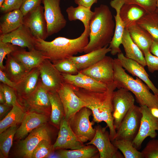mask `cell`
<instances>
[{"label":"cell","mask_w":158,"mask_h":158,"mask_svg":"<svg viewBox=\"0 0 158 158\" xmlns=\"http://www.w3.org/2000/svg\"><path fill=\"white\" fill-rule=\"evenodd\" d=\"M20 47L11 43L4 42L0 40V69L3 71L5 69V66L3 61L5 56L20 48Z\"/></svg>","instance_id":"obj_41"},{"label":"cell","mask_w":158,"mask_h":158,"mask_svg":"<svg viewBox=\"0 0 158 158\" xmlns=\"http://www.w3.org/2000/svg\"><path fill=\"white\" fill-rule=\"evenodd\" d=\"M147 13V12L143 8L134 4H124L120 10V16L125 29L136 23Z\"/></svg>","instance_id":"obj_29"},{"label":"cell","mask_w":158,"mask_h":158,"mask_svg":"<svg viewBox=\"0 0 158 158\" xmlns=\"http://www.w3.org/2000/svg\"><path fill=\"white\" fill-rule=\"evenodd\" d=\"M0 81L4 84L13 88L15 87L16 83L12 82L7 76L5 72L0 69Z\"/></svg>","instance_id":"obj_47"},{"label":"cell","mask_w":158,"mask_h":158,"mask_svg":"<svg viewBox=\"0 0 158 158\" xmlns=\"http://www.w3.org/2000/svg\"><path fill=\"white\" fill-rule=\"evenodd\" d=\"M73 150L60 149L56 152L60 158H98L99 154L97 148L93 145H86Z\"/></svg>","instance_id":"obj_31"},{"label":"cell","mask_w":158,"mask_h":158,"mask_svg":"<svg viewBox=\"0 0 158 158\" xmlns=\"http://www.w3.org/2000/svg\"><path fill=\"white\" fill-rule=\"evenodd\" d=\"M53 64L61 74L74 75L79 72L75 66L69 58L61 60Z\"/></svg>","instance_id":"obj_39"},{"label":"cell","mask_w":158,"mask_h":158,"mask_svg":"<svg viewBox=\"0 0 158 158\" xmlns=\"http://www.w3.org/2000/svg\"><path fill=\"white\" fill-rule=\"evenodd\" d=\"M117 88L116 83L107 84V89L104 92L93 91L75 87V94L86 104V107L92 112L93 121L99 123H106L109 130L111 141L116 136V130L114 125L113 98L115 90Z\"/></svg>","instance_id":"obj_1"},{"label":"cell","mask_w":158,"mask_h":158,"mask_svg":"<svg viewBox=\"0 0 158 158\" xmlns=\"http://www.w3.org/2000/svg\"><path fill=\"white\" fill-rule=\"evenodd\" d=\"M90 30L85 28L79 37L73 39L59 37L51 41L36 38L35 49L40 51L53 63L83 52L88 44Z\"/></svg>","instance_id":"obj_2"},{"label":"cell","mask_w":158,"mask_h":158,"mask_svg":"<svg viewBox=\"0 0 158 158\" xmlns=\"http://www.w3.org/2000/svg\"><path fill=\"white\" fill-rule=\"evenodd\" d=\"M48 116L32 111L25 112L20 126L17 128L14 138L20 140L35 129L45 124Z\"/></svg>","instance_id":"obj_19"},{"label":"cell","mask_w":158,"mask_h":158,"mask_svg":"<svg viewBox=\"0 0 158 158\" xmlns=\"http://www.w3.org/2000/svg\"><path fill=\"white\" fill-rule=\"evenodd\" d=\"M43 86L48 91H56L64 82L63 75L48 59L43 61L38 67Z\"/></svg>","instance_id":"obj_16"},{"label":"cell","mask_w":158,"mask_h":158,"mask_svg":"<svg viewBox=\"0 0 158 158\" xmlns=\"http://www.w3.org/2000/svg\"><path fill=\"white\" fill-rule=\"evenodd\" d=\"M143 54L149 71L153 73L155 71H158V57L152 55L150 51Z\"/></svg>","instance_id":"obj_45"},{"label":"cell","mask_w":158,"mask_h":158,"mask_svg":"<svg viewBox=\"0 0 158 158\" xmlns=\"http://www.w3.org/2000/svg\"><path fill=\"white\" fill-rule=\"evenodd\" d=\"M126 29L128 30L133 42L143 54L150 51L153 41L151 35L147 31L137 23Z\"/></svg>","instance_id":"obj_26"},{"label":"cell","mask_w":158,"mask_h":158,"mask_svg":"<svg viewBox=\"0 0 158 158\" xmlns=\"http://www.w3.org/2000/svg\"><path fill=\"white\" fill-rule=\"evenodd\" d=\"M42 0H23L20 9L24 16L31 10L40 5Z\"/></svg>","instance_id":"obj_46"},{"label":"cell","mask_w":158,"mask_h":158,"mask_svg":"<svg viewBox=\"0 0 158 158\" xmlns=\"http://www.w3.org/2000/svg\"><path fill=\"white\" fill-rule=\"evenodd\" d=\"M140 107L142 113L141 123L138 133L132 142L133 146L138 150L141 149L147 137L156 138L157 135L156 131H158V118L152 115L146 105Z\"/></svg>","instance_id":"obj_11"},{"label":"cell","mask_w":158,"mask_h":158,"mask_svg":"<svg viewBox=\"0 0 158 158\" xmlns=\"http://www.w3.org/2000/svg\"><path fill=\"white\" fill-rule=\"evenodd\" d=\"M134 96L128 90L121 88L114 91L112 116L116 130L128 112L134 105Z\"/></svg>","instance_id":"obj_10"},{"label":"cell","mask_w":158,"mask_h":158,"mask_svg":"<svg viewBox=\"0 0 158 158\" xmlns=\"http://www.w3.org/2000/svg\"><path fill=\"white\" fill-rule=\"evenodd\" d=\"M121 44L124 48L126 57L136 61L144 67L146 66L144 54L133 42L126 29L123 36Z\"/></svg>","instance_id":"obj_30"},{"label":"cell","mask_w":158,"mask_h":158,"mask_svg":"<svg viewBox=\"0 0 158 158\" xmlns=\"http://www.w3.org/2000/svg\"><path fill=\"white\" fill-rule=\"evenodd\" d=\"M23 0H4L0 6V11L6 13L13 10L20 9Z\"/></svg>","instance_id":"obj_44"},{"label":"cell","mask_w":158,"mask_h":158,"mask_svg":"<svg viewBox=\"0 0 158 158\" xmlns=\"http://www.w3.org/2000/svg\"><path fill=\"white\" fill-rule=\"evenodd\" d=\"M137 23L147 31L153 41L158 43V11L147 13Z\"/></svg>","instance_id":"obj_34"},{"label":"cell","mask_w":158,"mask_h":158,"mask_svg":"<svg viewBox=\"0 0 158 158\" xmlns=\"http://www.w3.org/2000/svg\"><path fill=\"white\" fill-rule=\"evenodd\" d=\"M157 10L158 11V0L157 3Z\"/></svg>","instance_id":"obj_54"},{"label":"cell","mask_w":158,"mask_h":158,"mask_svg":"<svg viewBox=\"0 0 158 158\" xmlns=\"http://www.w3.org/2000/svg\"><path fill=\"white\" fill-rule=\"evenodd\" d=\"M23 109L50 116L51 107L48 91L43 86L41 79L36 88L20 103Z\"/></svg>","instance_id":"obj_7"},{"label":"cell","mask_w":158,"mask_h":158,"mask_svg":"<svg viewBox=\"0 0 158 158\" xmlns=\"http://www.w3.org/2000/svg\"><path fill=\"white\" fill-rule=\"evenodd\" d=\"M108 127L98 125L95 128L96 132L93 138L86 145H93L97 149L100 158H124V157L111 141Z\"/></svg>","instance_id":"obj_9"},{"label":"cell","mask_w":158,"mask_h":158,"mask_svg":"<svg viewBox=\"0 0 158 158\" xmlns=\"http://www.w3.org/2000/svg\"><path fill=\"white\" fill-rule=\"evenodd\" d=\"M4 0H0V6L1 5Z\"/></svg>","instance_id":"obj_53"},{"label":"cell","mask_w":158,"mask_h":158,"mask_svg":"<svg viewBox=\"0 0 158 158\" xmlns=\"http://www.w3.org/2000/svg\"><path fill=\"white\" fill-rule=\"evenodd\" d=\"M98 0H74L75 3L86 7H91L94 4L97 3Z\"/></svg>","instance_id":"obj_48"},{"label":"cell","mask_w":158,"mask_h":158,"mask_svg":"<svg viewBox=\"0 0 158 158\" xmlns=\"http://www.w3.org/2000/svg\"><path fill=\"white\" fill-rule=\"evenodd\" d=\"M111 142L121 152L124 158H144L142 152L133 146L132 141L125 139H114Z\"/></svg>","instance_id":"obj_37"},{"label":"cell","mask_w":158,"mask_h":158,"mask_svg":"<svg viewBox=\"0 0 158 158\" xmlns=\"http://www.w3.org/2000/svg\"><path fill=\"white\" fill-rule=\"evenodd\" d=\"M108 45L79 56H72L69 59L79 71L86 69L98 62L111 51Z\"/></svg>","instance_id":"obj_24"},{"label":"cell","mask_w":158,"mask_h":158,"mask_svg":"<svg viewBox=\"0 0 158 158\" xmlns=\"http://www.w3.org/2000/svg\"><path fill=\"white\" fill-rule=\"evenodd\" d=\"M92 114L91 110L85 107L78 111L68 122L74 133L83 143L90 141L95 133V129L92 127L95 122H90L89 119Z\"/></svg>","instance_id":"obj_5"},{"label":"cell","mask_w":158,"mask_h":158,"mask_svg":"<svg viewBox=\"0 0 158 158\" xmlns=\"http://www.w3.org/2000/svg\"><path fill=\"white\" fill-rule=\"evenodd\" d=\"M44 139L51 140L49 132L46 124L32 130L27 138L19 142L17 155L20 158H31L35 149Z\"/></svg>","instance_id":"obj_14"},{"label":"cell","mask_w":158,"mask_h":158,"mask_svg":"<svg viewBox=\"0 0 158 158\" xmlns=\"http://www.w3.org/2000/svg\"><path fill=\"white\" fill-rule=\"evenodd\" d=\"M40 73L38 67L31 70L26 76L16 84L14 88L19 104L36 89Z\"/></svg>","instance_id":"obj_23"},{"label":"cell","mask_w":158,"mask_h":158,"mask_svg":"<svg viewBox=\"0 0 158 158\" xmlns=\"http://www.w3.org/2000/svg\"><path fill=\"white\" fill-rule=\"evenodd\" d=\"M24 16L20 9L6 13L1 18L0 35L9 33L23 24Z\"/></svg>","instance_id":"obj_28"},{"label":"cell","mask_w":158,"mask_h":158,"mask_svg":"<svg viewBox=\"0 0 158 158\" xmlns=\"http://www.w3.org/2000/svg\"><path fill=\"white\" fill-rule=\"evenodd\" d=\"M25 112L21 106L13 107L8 114L0 121V133L8 128L21 123Z\"/></svg>","instance_id":"obj_35"},{"label":"cell","mask_w":158,"mask_h":158,"mask_svg":"<svg viewBox=\"0 0 158 158\" xmlns=\"http://www.w3.org/2000/svg\"><path fill=\"white\" fill-rule=\"evenodd\" d=\"M57 137L53 145L54 150H76L85 146L74 133L65 117L61 121Z\"/></svg>","instance_id":"obj_17"},{"label":"cell","mask_w":158,"mask_h":158,"mask_svg":"<svg viewBox=\"0 0 158 158\" xmlns=\"http://www.w3.org/2000/svg\"><path fill=\"white\" fill-rule=\"evenodd\" d=\"M141 152L144 158H158V140H150Z\"/></svg>","instance_id":"obj_42"},{"label":"cell","mask_w":158,"mask_h":158,"mask_svg":"<svg viewBox=\"0 0 158 158\" xmlns=\"http://www.w3.org/2000/svg\"><path fill=\"white\" fill-rule=\"evenodd\" d=\"M114 81L117 88L126 89L135 95L140 106L158 108V96L152 94L148 86L137 77L134 78L127 73L117 58L113 59Z\"/></svg>","instance_id":"obj_4"},{"label":"cell","mask_w":158,"mask_h":158,"mask_svg":"<svg viewBox=\"0 0 158 158\" xmlns=\"http://www.w3.org/2000/svg\"><path fill=\"white\" fill-rule=\"evenodd\" d=\"M91 8V7H86L81 5H78L76 7L70 6L66 10L68 20H80L83 23L85 28H88L93 13Z\"/></svg>","instance_id":"obj_33"},{"label":"cell","mask_w":158,"mask_h":158,"mask_svg":"<svg viewBox=\"0 0 158 158\" xmlns=\"http://www.w3.org/2000/svg\"><path fill=\"white\" fill-rule=\"evenodd\" d=\"M12 107L7 105L5 103L0 104V117L1 118L10 108Z\"/></svg>","instance_id":"obj_49"},{"label":"cell","mask_w":158,"mask_h":158,"mask_svg":"<svg viewBox=\"0 0 158 158\" xmlns=\"http://www.w3.org/2000/svg\"><path fill=\"white\" fill-rule=\"evenodd\" d=\"M113 59L106 55L94 64L79 71L98 82L108 84L114 81Z\"/></svg>","instance_id":"obj_13"},{"label":"cell","mask_w":158,"mask_h":158,"mask_svg":"<svg viewBox=\"0 0 158 158\" xmlns=\"http://www.w3.org/2000/svg\"><path fill=\"white\" fill-rule=\"evenodd\" d=\"M158 0H123L124 4H134L144 9L147 13L154 12L157 10Z\"/></svg>","instance_id":"obj_43"},{"label":"cell","mask_w":158,"mask_h":158,"mask_svg":"<svg viewBox=\"0 0 158 158\" xmlns=\"http://www.w3.org/2000/svg\"><path fill=\"white\" fill-rule=\"evenodd\" d=\"M17 129V126L11 127L0 133V158L8 157Z\"/></svg>","instance_id":"obj_36"},{"label":"cell","mask_w":158,"mask_h":158,"mask_svg":"<svg viewBox=\"0 0 158 158\" xmlns=\"http://www.w3.org/2000/svg\"><path fill=\"white\" fill-rule=\"evenodd\" d=\"M4 71L12 82L16 83L23 79L30 71L11 54L7 55Z\"/></svg>","instance_id":"obj_27"},{"label":"cell","mask_w":158,"mask_h":158,"mask_svg":"<svg viewBox=\"0 0 158 158\" xmlns=\"http://www.w3.org/2000/svg\"><path fill=\"white\" fill-rule=\"evenodd\" d=\"M0 88L2 89L4 93L5 103L7 105L12 107L15 105L22 107L18 102L14 88L3 83L0 84Z\"/></svg>","instance_id":"obj_40"},{"label":"cell","mask_w":158,"mask_h":158,"mask_svg":"<svg viewBox=\"0 0 158 158\" xmlns=\"http://www.w3.org/2000/svg\"><path fill=\"white\" fill-rule=\"evenodd\" d=\"M51 104V121L56 127L59 129L61 121L64 117V107L59 96L56 91H48Z\"/></svg>","instance_id":"obj_32"},{"label":"cell","mask_w":158,"mask_h":158,"mask_svg":"<svg viewBox=\"0 0 158 158\" xmlns=\"http://www.w3.org/2000/svg\"><path fill=\"white\" fill-rule=\"evenodd\" d=\"M117 59L125 70L143 81L154 95L158 96V89L150 80L144 66L136 61L127 58L122 52L117 54Z\"/></svg>","instance_id":"obj_21"},{"label":"cell","mask_w":158,"mask_h":158,"mask_svg":"<svg viewBox=\"0 0 158 158\" xmlns=\"http://www.w3.org/2000/svg\"><path fill=\"white\" fill-rule=\"evenodd\" d=\"M63 103L64 110V117L68 122L75 114L86 104L75 93L74 86L63 82L57 91Z\"/></svg>","instance_id":"obj_12"},{"label":"cell","mask_w":158,"mask_h":158,"mask_svg":"<svg viewBox=\"0 0 158 158\" xmlns=\"http://www.w3.org/2000/svg\"><path fill=\"white\" fill-rule=\"evenodd\" d=\"M62 74L64 82L77 87L102 92L106 91L107 89V85L98 82L80 71L74 75Z\"/></svg>","instance_id":"obj_22"},{"label":"cell","mask_w":158,"mask_h":158,"mask_svg":"<svg viewBox=\"0 0 158 158\" xmlns=\"http://www.w3.org/2000/svg\"><path fill=\"white\" fill-rule=\"evenodd\" d=\"M124 4L123 0H112L110 2L111 6L115 9L116 12V15L114 16L115 20L114 33L109 47L111 49L110 53L113 56L122 52L120 46L121 44L125 28L120 16V10Z\"/></svg>","instance_id":"obj_20"},{"label":"cell","mask_w":158,"mask_h":158,"mask_svg":"<svg viewBox=\"0 0 158 158\" xmlns=\"http://www.w3.org/2000/svg\"><path fill=\"white\" fill-rule=\"evenodd\" d=\"M89 26V42L83 52L86 54L109 45L114 36L115 23L112 13L107 5L94 8Z\"/></svg>","instance_id":"obj_3"},{"label":"cell","mask_w":158,"mask_h":158,"mask_svg":"<svg viewBox=\"0 0 158 158\" xmlns=\"http://www.w3.org/2000/svg\"><path fill=\"white\" fill-rule=\"evenodd\" d=\"M6 100L4 93L2 89L0 88V103L4 104Z\"/></svg>","instance_id":"obj_52"},{"label":"cell","mask_w":158,"mask_h":158,"mask_svg":"<svg viewBox=\"0 0 158 158\" xmlns=\"http://www.w3.org/2000/svg\"><path fill=\"white\" fill-rule=\"evenodd\" d=\"M54 149L51 140L44 139L41 141L35 149L32 154L31 158L49 157L54 152Z\"/></svg>","instance_id":"obj_38"},{"label":"cell","mask_w":158,"mask_h":158,"mask_svg":"<svg viewBox=\"0 0 158 158\" xmlns=\"http://www.w3.org/2000/svg\"><path fill=\"white\" fill-rule=\"evenodd\" d=\"M61 0H42L47 25L48 37L57 33L63 28L67 21L61 13Z\"/></svg>","instance_id":"obj_8"},{"label":"cell","mask_w":158,"mask_h":158,"mask_svg":"<svg viewBox=\"0 0 158 158\" xmlns=\"http://www.w3.org/2000/svg\"><path fill=\"white\" fill-rule=\"evenodd\" d=\"M142 117L140 107L134 105L129 111L116 130L114 139L133 142L136 136Z\"/></svg>","instance_id":"obj_6"},{"label":"cell","mask_w":158,"mask_h":158,"mask_svg":"<svg viewBox=\"0 0 158 158\" xmlns=\"http://www.w3.org/2000/svg\"><path fill=\"white\" fill-rule=\"evenodd\" d=\"M149 109L152 115L155 117L158 118V108L151 107Z\"/></svg>","instance_id":"obj_51"},{"label":"cell","mask_w":158,"mask_h":158,"mask_svg":"<svg viewBox=\"0 0 158 158\" xmlns=\"http://www.w3.org/2000/svg\"><path fill=\"white\" fill-rule=\"evenodd\" d=\"M150 51L154 55L158 57V43L153 41L150 47Z\"/></svg>","instance_id":"obj_50"},{"label":"cell","mask_w":158,"mask_h":158,"mask_svg":"<svg viewBox=\"0 0 158 158\" xmlns=\"http://www.w3.org/2000/svg\"><path fill=\"white\" fill-rule=\"evenodd\" d=\"M11 54L30 71L38 67L44 60L48 59L41 52L35 49L27 51L22 48H20Z\"/></svg>","instance_id":"obj_25"},{"label":"cell","mask_w":158,"mask_h":158,"mask_svg":"<svg viewBox=\"0 0 158 158\" xmlns=\"http://www.w3.org/2000/svg\"><path fill=\"white\" fill-rule=\"evenodd\" d=\"M44 6L41 5L29 12L23 18V24L36 38L45 40L48 37Z\"/></svg>","instance_id":"obj_15"},{"label":"cell","mask_w":158,"mask_h":158,"mask_svg":"<svg viewBox=\"0 0 158 158\" xmlns=\"http://www.w3.org/2000/svg\"><path fill=\"white\" fill-rule=\"evenodd\" d=\"M36 40L29 28L23 24L16 30L0 36V40L2 42L22 48L27 47L29 51L35 49Z\"/></svg>","instance_id":"obj_18"}]
</instances>
